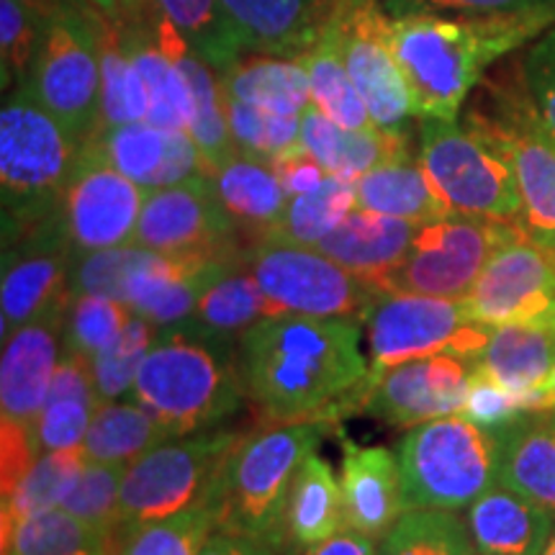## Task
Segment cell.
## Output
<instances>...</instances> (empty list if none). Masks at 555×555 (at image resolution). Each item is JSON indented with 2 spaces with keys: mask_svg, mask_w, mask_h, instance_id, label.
I'll use <instances>...</instances> for the list:
<instances>
[{
  "mask_svg": "<svg viewBox=\"0 0 555 555\" xmlns=\"http://www.w3.org/2000/svg\"><path fill=\"white\" fill-rule=\"evenodd\" d=\"M466 522L481 555H540L553 532L551 512L506 486L478 496Z\"/></svg>",
  "mask_w": 555,
  "mask_h": 555,
  "instance_id": "26",
  "label": "cell"
},
{
  "mask_svg": "<svg viewBox=\"0 0 555 555\" xmlns=\"http://www.w3.org/2000/svg\"><path fill=\"white\" fill-rule=\"evenodd\" d=\"M18 3L29 5V9L37 11L41 18H52V16H57V13H62V11L78 9V5L88 3V0H18Z\"/></svg>",
  "mask_w": 555,
  "mask_h": 555,
  "instance_id": "58",
  "label": "cell"
},
{
  "mask_svg": "<svg viewBox=\"0 0 555 555\" xmlns=\"http://www.w3.org/2000/svg\"><path fill=\"white\" fill-rule=\"evenodd\" d=\"M155 337V324L131 314L127 327L121 330V335L116 337L106 350H101L99 356L90 358L95 391H99L101 404L103 401H119L124 393H129L131 388H134L139 365H142L144 356L150 352Z\"/></svg>",
  "mask_w": 555,
  "mask_h": 555,
  "instance_id": "45",
  "label": "cell"
},
{
  "mask_svg": "<svg viewBox=\"0 0 555 555\" xmlns=\"http://www.w3.org/2000/svg\"><path fill=\"white\" fill-rule=\"evenodd\" d=\"M240 365L266 425H335L363 412L367 363L358 319L266 317L242 332Z\"/></svg>",
  "mask_w": 555,
  "mask_h": 555,
  "instance_id": "1",
  "label": "cell"
},
{
  "mask_svg": "<svg viewBox=\"0 0 555 555\" xmlns=\"http://www.w3.org/2000/svg\"><path fill=\"white\" fill-rule=\"evenodd\" d=\"M65 311L67 309H57L34 319L3 343V360H0V414L3 420L37 425L62 358Z\"/></svg>",
  "mask_w": 555,
  "mask_h": 555,
  "instance_id": "20",
  "label": "cell"
},
{
  "mask_svg": "<svg viewBox=\"0 0 555 555\" xmlns=\"http://www.w3.org/2000/svg\"><path fill=\"white\" fill-rule=\"evenodd\" d=\"M131 393L172 437L208 433L247 399L240 339L208 332L193 319L159 327Z\"/></svg>",
  "mask_w": 555,
  "mask_h": 555,
  "instance_id": "3",
  "label": "cell"
},
{
  "mask_svg": "<svg viewBox=\"0 0 555 555\" xmlns=\"http://www.w3.org/2000/svg\"><path fill=\"white\" fill-rule=\"evenodd\" d=\"M397 455L406 509H466L499 481V437L463 414L406 429Z\"/></svg>",
  "mask_w": 555,
  "mask_h": 555,
  "instance_id": "6",
  "label": "cell"
},
{
  "mask_svg": "<svg viewBox=\"0 0 555 555\" xmlns=\"http://www.w3.org/2000/svg\"><path fill=\"white\" fill-rule=\"evenodd\" d=\"M547 412H555V371L551 373V378H547L545 384L535 391V414H547Z\"/></svg>",
  "mask_w": 555,
  "mask_h": 555,
  "instance_id": "59",
  "label": "cell"
},
{
  "mask_svg": "<svg viewBox=\"0 0 555 555\" xmlns=\"http://www.w3.org/2000/svg\"><path fill=\"white\" fill-rule=\"evenodd\" d=\"M82 144L26 88L5 95L0 114L3 232L62 208Z\"/></svg>",
  "mask_w": 555,
  "mask_h": 555,
  "instance_id": "5",
  "label": "cell"
},
{
  "mask_svg": "<svg viewBox=\"0 0 555 555\" xmlns=\"http://www.w3.org/2000/svg\"><path fill=\"white\" fill-rule=\"evenodd\" d=\"M301 144L314 155L330 176L356 180L386 159L406 155V129H347L324 116L317 106L301 114Z\"/></svg>",
  "mask_w": 555,
  "mask_h": 555,
  "instance_id": "25",
  "label": "cell"
},
{
  "mask_svg": "<svg viewBox=\"0 0 555 555\" xmlns=\"http://www.w3.org/2000/svg\"><path fill=\"white\" fill-rule=\"evenodd\" d=\"M211 180L234 224L258 234V242L286 214L291 196L266 159L237 152L211 172Z\"/></svg>",
  "mask_w": 555,
  "mask_h": 555,
  "instance_id": "31",
  "label": "cell"
},
{
  "mask_svg": "<svg viewBox=\"0 0 555 555\" xmlns=\"http://www.w3.org/2000/svg\"><path fill=\"white\" fill-rule=\"evenodd\" d=\"M240 437L242 433L227 429L170 437L129 463L121 483L116 538L204 504L221 463Z\"/></svg>",
  "mask_w": 555,
  "mask_h": 555,
  "instance_id": "11",
  "label": "cell"
},
{
  "mask_svg": "<svg viewBox=\"0 0 555 555\" xmlns=\"http://www.w3.org/2000/svg\"><path fill=\"white\" fill-rule=\"evenodd\" d=\"M474 367L512 393L535 391L555 371V311L538 322L491 327Z\"/></svg>",
  "mask_w": 555,
  "mask_h": 555,
  "instance_id": "24",
  "label": "cell"
},
{
  "mask_svg": "<svg viewBox=\"0 0 555 555\" xmlns=\"http://www.w3.org/2000/svg\"><path fill=\"white\" fill-rule=\"evenodd\" d=\"M356 183L335 176H327L314 191L291 196L286 214L270 229L260 242H281V245L317 247L343 221L356 211Z\"/></svg>",
  "mask_w": 555,
  "mask_h": 555,
  "instance_id": "38",
  "label": "cell"
},
{
  "mask_svg": "<svg viewBox=\"0 0 555 555\" xmlns=\"http://www.w3.org/2000/svg\"><path fill=\"white\" fill-rule=\"evenodd\" d=\"M538 391V388H535ZM535 391L532 393H512L494 380H489L476 371L474 386H470L466 404H463V416L476 422L478 427L489 433H504L512 427L519 416L535 414Z\"/></svg>",
  "mask_w": 555,
  "mask_h": 555,
  "instance_id": "49",
  "label": "cell"
},
{
  "mask_svg": "<svg viewBox=\"0 0 555 555\" xmlns=\"http://www.w3.org/2000/svg\"><path fill=\"white\" fill-rule=\"evenodd\" d=\"M93 142L121 176L134 180L144 191L168 189L206 172L204 157L185 129L137 121L101 129Z\"/></svg>",
  "mask_w": 555,
  "mask_h": 555,
  "instance_id": "21",
  "label": "cell"
},
{
  "mask_svg": "<svg viewBox=\"0 0 555 555\" xmlns=\"http://www.w3.org/2000/svg\"><path fill=\"white\" fill-rule=\"evenodd\" d=\"M152 3L176 24L193 52L217 73H224L249 52L240 26L229 16L221 0H152Z\"/></svg>",
  "mask_w": 555,
  "mask_h": 555,
  "instance_id": "37",
  "label": "cell"
},
{
  "mask_svg": "<svg viewBox=\"0 0 555 555\" xmlns=\"http://www.w3.org/2000/svg\"><path fill=\"white\" fill-rule=\"evenodd\" d=\"M540 555H555V530L551 532V538H547V543Z\"/></svg>",
  "mask_w": 555,
  "mask_h": 555,
  "instance_id": "60",
  "label": "cell"
},
{
  "mask_svg": "<svg viewBox=\"0 0 555 555\" xmlns=\"http://www.w3.org/2000/svg\"><path fill=\"white\" fill-rule=\"evenodd\" d=\"M75 245L62 208L34 224L3 232V343L50 311L67 309Z\"/></svg>",
  "mask_w": 555,
  "mask_h": 555,
  "instance_id": "14",
  "label": "cell"
},
{
  "mask_svg": "<svg viewBox=\"0 0 555 555\" xmlns=\"http://www.w3.org/2000/svg\"><path fill=\"white\" fill-rule=\"evenodd\" d=\"M240 227L221 204L211 176L147 191L134 245L170 258H227L240 253Z\"/></svg>",
  "mask_w": 555,
  "mask_h": 555,
  "instance_id": "16",
  "label": "cell"
},
{
  "mask_svg": "<svg viewBox=\"0 0 555 555\" xmlns=\"http://www.w3.org/2000/svg\"><path fill=\"white\" fill-rule=\"evenodd\" d=\"M78 555H116V551H86V553H78Z\"/></svg>",
  "mask_w": 555,
  "mask_h": 555,
  "instance_id": "61",
  "label": "cell"
},
{
  "mask_svg": "<svg viewBox=\"0 0 555 555\" xmlns=\"http://www.w3.org/2000/svg\"><path fill=\"white\" fill-rule=\"evenodd\" d=\"M93 9H99L111 24H121L124 18L131 16L137 9H142L147 0H88Z\"/></svg>",
  "mask_w": 555,
  "mask_h": 555,
  "instance_id": "57",
  "label": "cell"
},
{
  "mask_svg": "<svg viewBox=\"0 0 555 555\" xmlns=\"http://www.w3.org/2000/svg\"><path fill=\"white\" fill-rule=\"evenodd\" d=\"M339 52L363 95L373 127L401 129L414 116L412 95L401 75L391 41V16L380 0H332Z\"/></svg>",
  "mask_w": 555,
  "mask_h": 555,
  "instance_id": "15",
  "label": "cell"
},
{
  "mask_svg": "<svg viewBox=\"0 0 555 555\" xmlns=\"http://www.w3.org/2000/svg\"><path fill=\"white\" fill-rule=\"evenodd\" d=\"M217 530L208 504L155 519L116 538V555H198L206 538Z\"/></svg>",
  "mask_w": 555,
  "mask_h": 555,
  "instance_id": "42",
  "label": "cell"
},
{
  "mask_svg": "<svg viewBox=\"0 0 555 555\" xmlns=\"http://www.w3.org/2000/svg\"><path fill=\"white\" fill-rule=\"evenodd\" d=\"M86 551H116V538L65 506L3 522V555H78Z\"/></svg>",
  "mask_w": 555,
  "mask_h": 555,
  "instance_id": "35",
  "label": "cell"
},
{
  "mask_svg": "<svg viewBox=\"0 0 555 555\" xmlns=\"http://www.w3.org/2000/svg\"><path fill=\"white\" fill-rule=\"evenodd\" d=\"M416 229L414 221L356 208L317 249L378 291L380 281L406 258Z\"/></svg>",
  "mask_w": 555,
  "mask_h": 555,
  "instance_id": "23",
  "label": "cell"
},
{
  "mask_svg": "<svg viewBox=\"0 0 555 555\" xmlns=\"http://www.w3.org/2000/svg\"><path fill=\"white\" fill-rule=\"evenodd\" d=\"M155 255V249L142 245L93 249V253H78L75 249L73 268H69V291L73 294L106 296L124 304L129 281Z\"/></svg>",
  "mask_w": 555,
  "mask_h": 555,
  "instance_id": "43",
  "label": "cell"
},
{
  "mask_svg": "<svg viewBox=\"0 0 555 555\" xmlns=\"http://www.w3.org/2000/svg\"><path fill=\"white\" fill-rule=\"evenodd\" d=\"M296 555H378L376 540L360 535L356 530H347L337 532L335 538L324 540L314 547H307V551H298Z\"/></svg>",
  "mask_w": 555,
  "mask_h": 555,
  "instance_id": "56",
  "label": "cell"
},
{
  "mask_svg": "<svg viewBox=\"0 0 555 555\" xmlns=\"http://www.w3.org/2000/svg\"><path fill=\"white\" fill-rule=\"evenodd\" d=\"M47 18L18 0H0V60L3 88H21L29 78Z\"/></svg>",
  "mask_w": 555,
  "mask_h": 555,
  "instance_id": "48",
  "label": "cell"
},
{
  "mask_svg": "<svg viewBox=\"0 0 555 555\" xmlns=\"http://www.w3.org/2000/svg\"><path fill=\"white\" fill-rule=\"evenodd\" d=\"M170 433L139 401H103L95 406L82 450L88 461L129 466L159 442L170 440Z\"/></svg>",
  "mask_w": 555,
  "mask_h": 555,
  "instance_id": "36",
  "label": "cell"
},
{
  "mask_svg": "<svg viewBox=\"0 0 555 555\" xmlns=\"http://www.w3.org/2000/svg\"><path fill=\"white\" fill-rule=\"evenodd\" d=\"M391 18L401 16H483V13H506L535 9L555 0H380Z\"/></svg>",
  "mask_w": 555,
  "mask_h": 555,
  "instance_id": "53",
  "label": "cell"
},
{
  "mask_svg": "<svg viewBox=\"0 0 555 555\" xmlns=\"http://www.w3.org/2000/svg\"><path fill=\"white\" fill-rule=\"evenodd\" d=\"M124 474H127V466H119V463L88 461L78 483H75V489L69 491L62 506L116 538Z\"/></svg>",
  "mask_w": 555,
  "mask_h": 555,
  "instance_id": "47",
  "label": "cell"
},
{
  "mask_svg": "<svg viewBox=\"0 0 555 555\" xmlns=\"http://www.w3.org/2000/svg\"><path fill=\"white\" fill-rule=\"evenodd\" d=\"M266 317H270L268 298L249 270L245 253H240V258L237 255L229 258L224 268L211 278L191 319L208 332L240 339L242 332Z\"/></svg>",
  "mask_w": 555,
  "mask_h": 555,
  "instance_id": "33",
  "label": "cell"
},
{
  "mask_svg": "<svg viewBox=\"0 0 555 555\" xmlns=\"http://www.w3.org/2000/svg\"><path fill=\"white\" fill-rule=\"evenodd\" d=\"M39 455L41 448L37 427L3 420V425H0V478H3L0 491H3V499H9L18 489V483L24 481V476L29 474Z\"/></svg>",
  "mask_w": 555,
  "mask_h": 555,
  "instance_id": "52",
  "label": "cell"
},
{
  "mask_svg": "<svg viewBox=\"0 0 555 555\" xmlns=\"http://www.w3.org/2000/svg\"><path fill=\"white\" fill-rule=\"evenodd\" d=\"M198 555H275V551L260 540L234 535V532L214 530L211 535L206 538L204 547H201Z\"/></svg>",
  "mask_w": 555,
  "mask_h": 555,
  "instance_id": "55",
  "label": "cell"
},
{
  "mask_svg": "<svg viewBox=\"0 0 555 555\" xmlns=\"http://www.w3.org/2000/svg\"><path fill=\"white\" fill-rule=\"evenodd\" d=\"M93 412L95 406L80 399H47L37 425H34L41 453L82 448Z\"/></svg>",
  "mask_w": 555,
  "mask_h": 555,
  "instance_id": "50",
  "label": "cell"
},
{
  "mask_svg": "<svg viewBox=\"0 0 555 555\" xmlns=\"http://www.w3.org/2000/svg\"><path fill=\"white\" fill-rule=\"evenodd\" d=\"M522 78L545 127L555 134V24L527 47Z\"/></svg>",
  "mask_w": 555,
  "mask_h": 555,
  "instance_id": "51",
  "label": "cell"
},
{
  "mask_svg": "<svg viewBox=\"0 0 555 555\" xmlns=\"http://www.w3.org/2000/svg\"><path fill=\"white\" fill-rule=\"evenodd\" d=\"M249 52L298 57L314 44L332 9L327 0H221Z\"/></svg>",
  "mask_w": 555,
  "mask_h": 555,
  "instance_id": "27",
  "label": "cell"
},
{
  "mask_svg": "<svg viewBox=\"0 0 555 555\" xmlns=\"http://www.w3.org/2000/svg\"><path fill=\"white\" fill-rule=\"evenodd\" d=\"M343 530H347L343 483L324 457L311 453L291 486L283 519V545L307 551Z\"/></svg>",
  "mask_w": 555,
  "mask_h": 555,
  "instance_id": "28",
  "label": "cell"
},
{
  "mask_svg": "<svg viewBox=\"0 0 555 555\" xmlns=\"http://www.w3.org/2000/svg\"><path fill=\"white\" fill-rule=\"evenodd\" d=\"M499 483L555 515V412L499 433Z\"/></svg>",
  "mask_w": 555,
  "mask_h": 555,
  "instance_id": "32",
  "label": "cell"
},
{
  "mask_svg": "<svg viewBox=\"0 0 555 555\" xmlns=\"http://www.w3.org/2000/svg\"><path fill=\"white\" fill-rule=\"evenodd\" d=\"M365 324L371 365H367L363 391L384 376L388 367L409 360L453 356L474 363L491 335V327L468 317L463 298L397 294V291H378Z\"/></svg>",
  "mask_w": 555,
  "mask_h": 555,
  "instance_id": "10",
  "label": "cell"
},
{
  "mask_svg": "<svg viewBox=\"0 0 555 555\" xmlns=\"http://www.w3.org/2000/svg\"><path fill=\"white\" fill-rule=\"evenodd\" d=\"M219 75L224 93L247 106L281 116H301L311 106L309 73L298 57L253 52Z\"/></svg>",
  "mask_w": 555,
  "mask_h": 555,
  "instance_id": "30",
  "label": "cell"
},
{
  "mask_svg": "<svg viewBox=\"0 0 555 555\" xmlns=\"http://www.w3.org/2000/svg\"><path fill=\"white\" fill-rule=\"evenodd\" d=\"M522 232L519 224L450 214L416 229L406 258L380 281L378 291L435 298H466L486 262Z\"/></svg>",
  "mask_w": 555,
  "mask_h": 555,
  "instance_id": "12",
  "label": "cell"
},
{
  "mask_svg": "<svg viewBox=\"0 0 555 555\" xmlns=\"http://www.w3.org/2000/svg\"><path fill=\"white\" fill-rule=\"evenodd\" d=\"M86 466L88 455L82 448L41 453L24 481L18 483V489L9 499H3V522H16L34 512L65 504Z\"/></svg>",
  "mask_w": 555,
  "mask_h": 555,
  "instance_id": "41",
  "label": "cell"
},
{
  "mask_svg": "<svg viewBox=\"0 0 555 555\" xmlns=\"http://www.w3.org/2000/svg\"><path fill=\"white\" fill-rule=\"evenodd\" d=\"M147 86H144L119 29L106 18L101 29V129L147 121Z\"/></svg>",
  "mask_w": 555,
  "mask_h": 555,
  "instance_id": "39",
  "label": "cell"
},
{
  "mask_svg": "<svg viewBox=\"0 0 555 555\" xmlns=\"http://www.w3.org/2000/svg\"><path fill=\"white\" fill-rule=\"evenodd\" d=\"M106 16L90 3L47 18L26 88L86 144L101 131V29Z\"/></svg>",
  "mask_w": 555,
  "mask_h": 555,
  "instance_id": "7",
  "label": "cell"
},
{
  "mask_svg": "<svg viewBox=\"0 0 555 555\" xmlns=\"http://www.w3.org/2000/svg\"><path fill=\"white\" fill-rule=\"evenodd\" d=\"M468 317L486 327L538 322L555 311V255L519 232L491 255L470 294Z\"/></svg>",
  "mask_w": 555,
  "mask_h": 555,
  "instance_id": "18",
  "label": "cell"
},
{
  "mask_svg": "<svg viewBox=\"0 0 555 555\" xmlns=\"http://www.w3.org/2000/svg\"><path fill=\"white\" fill-rule=\"evenodd\" d=\"M298 60L304 62V67L309 73L311 106H317L324 116H330L332 121L339 124V127H373L363 95L358 93L356 82H352L350 73H347L343 52H339L335 24H332L330 16L324 18L322 31H319L314 44L307 52L298 54Z\"/></svg>",
  "mask_w": 555,
  "mask_h": 555,
  "instance_id": "34",
  "label": "cell"
},
{
  "mask_svg": "<svg viewBox=\"0 0 555 555\" xmlns=\"http://www.w3.org/2000/svg\"><path fill=\"white\" fill-rule=\"evenodd\" d=\"M332 427L330 422H291L242 435L204 502L217 530L260 540L278 551L294 478Z\"/></svg>",
  "mask_w": 555,
  "mask_h": 555,
  "instance_id": "4",
  "label": "cell"
},
{
  "mask_svg": "<svg viewBox=\"0 0 555 555\" xmlns=\"http://www.w3.org/2000/svg\"><path fill=\"white\" fill-rule=\"evenodd\" d=\"M420 163L450 214L519 224L522 196L515 170L491 139L466 124L422 119Z\"/></svg>",
  "mask_w": 555,
  "mask_h": 555,
  "instance_id": "9",
  "label": "cell"
},
{
  "mask_svg": "<svg viewBox=\"0 0 555 555\" xmlns=\"http://www.w3.org/2000/svg\"><path fill=\"white\" fill-rule=\"evenodd\" d=\"M553 255H555V253H553Z\"/></svg>",
  "mask_w": 555,
  "mask_h": 555,
  "instance_id": "62",
  "label": "cell"
},
{
  "mask_svg": "<svg viewBox=\"0 0 555 555\" xmlns=\"http://www.w3.org/2000/svg\"><path fill=\"white\" fill-rule=\"evenodd\" d=\"M245 260L268 298L270 317L298 314L365 322L378 291L317 247L258 242Z\"/></svg>",
  "mask_w": 555,
  "mask_h": 555,
  "instance_id": "13",
  "label": "cell"
},
{
  "mask_svg": "<svg viewBox=\"0 0 555 555\" xmlns=\"http://www.w3.org/2000/svg\"><path fill=\"white\" fill-rule=\"evenodd\" d=\"M129 319L127 304L106 296L73 294L62 324V350L90 360L121 335Z\"/></svg>",
  "mask_w": 555,
  "mask_h": 555,
  "instance_id": "44",
  "label": "cell"
},
{
  "mask_svg": "<svg viewBox=\"0 0 555 555\" xmlns=\"http://www.w3.org/2000/svg\"><path fill=\"white\" fill-rule=\"evenodd\" d=\"M555 24V3L483 16L391 18L399 69L420 119L455 121L483 69Z\"/></svg>",
  "mask_w": 555,
  "mask_h": 555,
  "instance_id": "2",
  "label": "cell"
},
{
  "mask_svg": "<svg viewBox=\"0 0 555 555\" xmlns=\"http://www.w3.org/2000/svg\"><path fill=\"white\" fill-rule=\"evenodd\" d=\"M356 198L358 208L414 221L420 227L450 217V208L437 196L425 168L412 152L363 172L356 180Z\"/></svg>",
  "mask_w": 555,
  "mask_h": 555,
  "instance_id": "29",
  "label": "cell"
},
{
  "mask_svg": "<svg viewBox=\"0 0 555 555\" xmlns=\"http://www.w3.org/2000/svg\"><path fill=\"white\" fill-rule=\"evenodd\" d=\"M468 522L446 509H409L380 538L378 555H476Z\"/></svg>",
  "mask_w": 555,
  "mask_h": 555,
  "instance_id": "40",
  "label": "cell"
},
{
  "mask_svg": "<svg viewBox=\"0 0 555 555\" xmlns=\"http://www.w3.org/2000/svg\"><path fill=\"white\" fill-rule=\"evenodd\" d=\"M343 499L350 530L384 538L406 509L399 455L388 448H363L343 437Z\"/></svg>",
  "mask_w": 555,
  "mask_h": 555,
  "instance_id": "22",
  "label": "cell"
},
{
  "mask_svg": "<svg viewBox=\"0 0 555 555\" xmlns=\"http://www.w3.org/2000/svg\"><path fill=\"white\" fill-rule=\"evenodd\" d=\"M270 168L275 170V176L288 196H301V193L314 191L330 176L322 168V163L301 142L270 159Z\"/></svg>",
  "mask_w": 555,
  "mask_h": 555,
  "instance_id": "54",
  "label": "cell"
},
{
  "mask_svg": "<svg viewBox=\"0 0 555 555\" xmlns=\"http://www.w3.org/2000/svg\"><path fill=\"white\" fill-rule=\"evenodd\" d=\"M463 124L509 157L522 196L519 227L555 253V134L545 127L525 78L519 86H491L489 99L470 108Z\"/></svg>",
  "mask_w": 555,
  "mask_h": 555,
  "instance_id": "8",
  "label": "cell"
},
{
  "mask_svg": "<svg viewBox=\"0 0 555 555\" xmlns=\"http://www.w3.org/2000/svg\"><path fill=\"white\" fill-rule=\"evenodd\" d=\"M476 367L470 360L433 356L388 367L365 388L363 412L399 429L463 412Z\"/></svg>",
  "mask_w": 555,
  "mask_h": 555,
  "instance_id": "19",
  "label": "cell"
},
{
  "mask_svg": "<svg viewBox=\"0 0 555 555\" xmlns=\"http://www.w3.org/2000/svg\"><path fill=\"white\" fill-rule=\"evenodd\" d=\"M147 191L121 176L90 139L69 178L62 217L78 253L134 245Z\"/></svg>",
  "mask_w": 555,
  "mask_h": 555,
  "instance_id": "17",
  "label": "cell"
},
{
  "mask_svg": "<svg viewBox=\"0 0 555 555\" xmlns=\"http://www.w3.org/2000/svg\"><path fill=\"white\" fill-rule=\"evenodd\" d=\"M224 108L229 131H232L237 152L258 159H270L281 155L301 142V116H281L270 111L247 106L224 93Z\"/></svg>",
  "mask_w": 555,
  "mask_h": 555,
  "instance_id": "46",
  "label": "cell"
}]
</instances>
